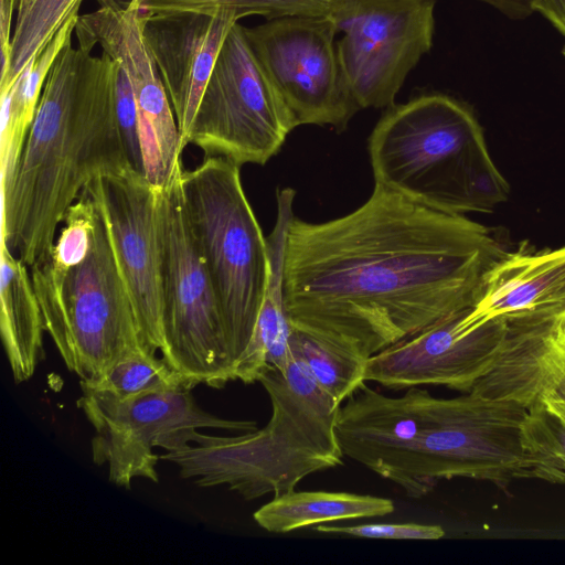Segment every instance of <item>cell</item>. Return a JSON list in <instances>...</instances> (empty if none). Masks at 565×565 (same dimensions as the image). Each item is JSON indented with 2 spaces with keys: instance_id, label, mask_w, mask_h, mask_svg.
I'll return each instance as SVG.
<instances>
[{
  "instance_id": "obj_1",
  "label": "cell",
  "mask_w": 565,
  "mask_h": 565,
  "mask_svg": "<svg viewBox=\"0 0 565 565\" xmlns=\"http://www.w3.org/2000/svg\"><path fill=\"white\" fill-rule=\"evenodd\" d=\"M507 254L490 228L375 183L344 216L291 218L285 309L290 324L370 359L476 303Z\"/></svg>"
},
{
  "instance_id": "obj_2",
  "label": "cell",
  "mask_w": 565,
  "mask_h": 565,
  "mask_svg": "<svg viewBox=\"0 0 565 565\" xmlns=\"http://www.w3.org/2000/svg\"><path fill=\"white\" fill-rule=\"evenodd\" d=\"M132 169L114 100V60L72 40L46 77L10 188L1 195V244L29 268L45 258L85 186Z\"/></svg>"
},
{
  "instance_id": "obj_3",
  "label": "cell",
  "mask_w": 565,
  "mask_h": 565,
  "mask_svg": "<svg viewBox=\"0 0 565 565\" xmlns=\"http://www.w3.org/2000/svg\"><path fill=\"white\" fill-rule=\"evenodd\" d=\"M292 353V351H291ZM271 403L265 427L235 436L195 431L192 443L160 459L199 487L226 484L246 500L296 490L307 476L342 465L335 422L339 405L292 353L287 371L259 377Z\"/></svg>"
},
{
  "instance_id": "obj_4",
  "label": "cell",
  "mask_w": 565,
  "mask_h": 565,
  "mask_svg": "<svg viewBox=\"0 0 565 565\" xmlns=\"http://www.w3.org/2000/svg\"><path fill=\"white\" fill-rule=\"evenodd\" d=\"M367 150L375 183L439 212L487 213L509 196L481 126L447 95L425 94L390 106Z\"/></svg>"
},
{
  "instance_id": "obj_5",
  "label": "cell",
  "mask_w": 565,
  "mask_h": 565,
  "mask_svg": "<svg viewBox=\"0 0 565 565\" xmlns=\"http://www.w3.org/2000/svg\"><path fill=\"white\" fill-rule=\"evenodd\" d=\"M30 273L45 332L81 381L97 379L125 353L143 349L99 211L92 235L60 234Z\"/></svg>"
},
{
  "instance_id": "obj_6",
  "label": "cell",
  "mask_w": 565,
  "mask_h": 565,
  "mask_svg": "<svg viewBox=\"0 0 565 565\" xmlns=\"http://www.w3.org/2000/svg\"><path fill=\"white\" fill-rule=\"evenodd\" d=\"M239 167L210 156L181 172L190 227L217 299L233 369L250 339L269 277L266 237Z\"/></svg>"
},
{
  "instance_id": "obj_7",
  "label": "cell",
  "mask_w": 565,
  "mask_h": 565,
  "mask_svg": "<svg viewBox=\"0 0 565 565\" xmlns=\"http://www.w3.org/2000/svg\"><path fill=\"white\" fill-rule=\"evenodd\" d=\"M527 411L520 403L471 392L452 398L433 396L420 436L382 478L414 499L445 479L470 478L504 487L514 479L532 478L534 460L522 437Z\"/></svg>"
},
{
  "instance_id": "obj_8",
  "label": "cell",
  "mask_w": 565,
  "mask_h": 565,
  "mask_svg": "<svg viewBox=\"0 0 565 565\" xmlns=\"http://www.w3.org/2000/svg\"><path fill=\"white\" fill-rule=\"evenodd\" d=\"M181 172L168 186L159 189L163 331L160 352L188 388L199 384L223 388L234 381L233 367L217 299L190 227Z\"/></svg>"
},
{
  "instance_id": "obj_9",
  "label": "cell",
  "mask_w": 565,
  "mask_h": 565,
  "mask_svg": "<svg viewBox=\"0 0 565 565\" xmlns=\"http://www.w3.org/2000/svg\"><path fill=\"white\" fill-rule=\"evenodd\" d=\"M296 125L236 22L228 32L185 138L205 157L265 164Z\"/></svg>"
},
{
  "instance_id": "obj_10",
  "label": "cell",
  "mask_w": 565,
  "mask_h": 565,
  "mask_svg": "<svg viewBox=\"0 0 565 565\" xmlns=\"http://www.w3.org/2000/svg\"><path fill=\"white\" fill-rule=\"evenodd\" d=\"M76 401L94 428L90 441L95 465L108 466V479L130 489L135 478L159 482L154 447L177 450L201 428L246 433L257 429L254 420L226 419L202 409L191 390L178 387L119 398L109 393L82 390Z\"/></svg>"
},
{
  "instance_id": "obj_11",
  "label": "cell",
  "mask_w": 565,
  "mask_h": 565,
  "mask_svg": "<svg viewBox=\"0 0 565 565\" xmlns=\"http://www.w3.org/2000/svg\"><path fill=\"white\" fill-rule=\"evenodd\" d=\"M435 0H330L338 55L360 107L394 105L409 72L433 45Z\"/></svg>"
},
{
  "instance_id": "obj_12",
  "label": "cell",
  "mask_w": 565,
  "mask_h": 565,
  "mask_svg": "<svg viewBox=\"0 0 565 565\" xmlns=\"http://www.w3.org/2000/svg\"><path fill=\"white\" fill-rule=\"evenodd\" d=\"M245 32L296 127L341 131L361 110L345 81L329 15H286Z\"/></svg>"
},
{
  "instance_id": "obj_13",
  "label": "cell",
  "mask_w": 565,
  "mask_h": 565,
  "mask_svg": "<svg viewBox=\"0 0 565 565\" xmlns=\"http://www.w3.org/2000/svg\"><path fill=\"white\" fill-rule=\"evenodd\" d=\"M106 226L110 247L129 294L143 350L163 345L162 245L159 189L134 169L105 173L84 189Z\"/></svg>"
},
{
  "instance_id": "obj_14",
  "label": "cell",
  "mask_w": 565,
  "mask_h": 565,
  "mask_svg": "<svg viewBox=\"0 0 565 565\" xmlns=\"http://www.w3.org/2000/svg\"><path fill=\"white\" fill-rule=\"evenodd\" d=\"M75 33L78 47L92 52L98 44L128 75L138 111V134L143 177L157 189L168 186L183 169L184 149L167 90L146 44L138 4L100 7L79 15Z\"/></svg>"
},
{
  "instance_id": "obj_15",
  "label": "cell",
  "mask_w": 565,
  "mask_h": 565,
  "mask_svg": "<svg viewBox=\"0 0 565 565\" xmlns=\"http://www.w3.org/2000/svg\"><path fill=\"white\" fill-rule=\"evenodd\" d=\"M473 305L371 356L366 381L393 390L443 385L469 393L492 366L508 331L507 317L470 320Z\"/></svg>"
},
{
  "instance_id": "obj_16",
  "label": "cell",
  "mask_w": 565,
  "mask_h": 565,
  "mask_svg": "<svg viewBox=\"0 0 565 565\" xmlns=\"http://www.w3.org/2000/svg\"><path fill=\"white\" fill-rule=\"evenodd\" d=\"M141 19L143 39L167 90L185 148V138L220 50L232 26L242 18L234 10H220L214 13L141 12Z\"/></svg>"
},
{
  "instance_id": "obj_17",
  "label": "cell",
  "mask_w": 565,
  "mask_h": 565,
  "mask_svg": "<svg viewBox=\"0 0 565 565\" xmlns=\"http://www.w3.org/2000/svg\"><path fill=\"white\" fill-rule=\"evenodd\" d=\"M431 397L420 386L393 397L364 383L338 412L335 431L343 455L382 477L420 436Z\"/></svg>"
},
{
  "instance_id": "obj_18",
  "label": "cell",
  "mask_w": 565,
  "mask_h": 565,
  "mask_svg": "<svg viewBox=\"0 0 565 565\" xmlns=\"http://www.w3.org/2000/svg\"><path fill=\"white\" fill-rule=\"evenodd\" d=\"M533 312L565 316V246L508 253L484 276L469 318L482 323Z\"/></svg>"
},
{
  "instance_id": "obj_19",
  "label": "cell",
  "mask_w": 565,
  "mask_h": 565,
  "mask_svg": "<svg viewBox=\"0 0 565 565\" xmlns=\"http://www.w3.org/2000/svg\"><path fill=\"white\" fill-rule=\"evenodd\" d=\"M507 318L508 331L500 352L470 392L529 408L543 394V360L565 324V316L533 312Z\"/></svg>"
},
{
  "instance_id": "obj_20",
  "label": "cell",
  "mask_w": 565,
  "mask_h": 565,
  "mask_svg": "<svg viewBox=\"0 0 565 565\" xmlns=\"http://www.w3.org/2000/svg\"><path fill=\"white\" fill-rule=\"evenodd\" d=\"M295 190L290 188H285L277 194L276 223L266 237L269 254L267 288L250 339L233 369L234 381L244 384L258 382L269 367L285 373L291 359L290 323L284 300V255L288 226L295 216Z\"/></svg>"
},
{
  "instance_id": "obj_21",
  "label": "cell",
  "mask_w": 565,
  "mask_h": 565,
  "mask_svg": "<svg viewBox=\"0 0 565 565\" xmlns=\"http://www.w3.org/2000/svg\"><path fill=\"white\" fill-rule=\"evenodd\" d=\"M0 329L15 383L30 380L44 360V320L29 267L4 244L0 250Z\"/></svg>"
},
{
  "instance_id": "obj_22",
  "label": "cell",
  "mask_w": 565,
  "mask_h": 565,
  "mask_svg": "<svg viewBox=\"0 0 565 565\" xmlns=\"http://www.w3.org/2000/svg\"><path fill=\"white\" fill-rule=\"evenodd\" d=\"M395 510L388 498L334 491H290L254 512L255 522L270 533H288L323 523L385 516Z\"/></svg>"
},
{
  "instance_id": "obj_23",
  "label": "cell",
  "mask_w": 565,
  "mask_h": 565,
  "mask_svg": "<svg viewBox=\"0 0 565 565\" xmlns=\"http://www.w3.org/2000/svg\"><path fill=\"white\" fill-rule=\"evenodd\" d=\"M289 343L318 386L339 405L366 382L367 360L306 329L290 324Z\"/></svg>"
},
{
  "instance_id": "obj_24",
  "label": "cell",
  "mask_w": 565,
  "mask_h": 565,
  "mask_svg": "<svg viewBox=\"0 0 565 565\" xmlns=\"http://www.w3.org/2000/svg\"><path fill=\"white\" fill-rule=\"evenodd\" d=\"M82 0H19L11 38L10 66L0 93L10 87L31 60L38 57L61 26L78 13Z\"/></svg>"
},
{
  "instance_id": "obj_25",
  "label": "cell",
  "mask_w": 565,
  "mask_h": 565,
  "mask_svg": "<svg viewBox=\"0 0 565 565\" xmlns=\"http://www.w3.org/2000/svg\"><path fill=\"white\" fill-rule=\"evenodd\" d=\"M79 385L82 390L106 392L119 398L151 391L188 388L182 376L162 358L149 354L141 348L125 353L100 376L81 381Z\"/></svg>"
},
{
  "instance_id": "obj_26",
  "label": "cell",
  "mask_w": 565,
  "mask_h": 565,
  "mask_svg": "<svg viewBox=\"0 0 565 565\" xmlns=\"http://www.w3.org/2000/svg\"><path fill=\"white\" fill-rule=\"evenodd\" d=\"M130 0H98L100 7L125 8ZM145 14L234 10L241 18L263 15H329L330 0H134Z\"/></svg>"
},
{
  "instance_id": "obj_27",
  "label": "cell",
  "mask_w": 565,
  "mask_h": 565,
  "mask_svg": "<svg viewBox=\"0 0 565 565\" xmlns=\"http://www.w3.org/2000/svg\"><path fill=\"white\" fill-rule=\"evenodd\" d=\"M522 437L526 451L534 459L533 477L565 483V422L541 398L529 407Z\"/></svg>"
},
{
  "instance_id": "obj_28",
  "label": "cell",
  "mask_w": 565,
  "mask_h": 565,
  "mask_svg": "<svg viewBox=\"0 0 565 565\" xmlns=\"http://www.w3.org/2000/svg\"><path fill=\"white\" fill-rule=\"evenodd\" d=\"M114 100L117 122L128 161L135 171L143 175L137 104L128 75L116 60H114Z\"/></svg>"
},
{
  "instance_id": "obj_29",
  "label": "cell",
  "mask_w": 565,
  "mask_h": 565,
  "mask_svg": "<svg viewBox=\"0 0 565 565\" xmlns=\"http://www.w3.org/2000/svg\"><path fill=\"white\" fill-rule=\"evenodd\" d=\"M315 531L377 540H439L445 535L440 525L420 523H364L356 525L319 524Z\"/></svg>"
},
{
  "instance_id": "obj_30",
  "label": "cell",
  "mask_w": 565,
  "mask_h": 565,
  "mask_svg": "<svg viewBox=\"0 0 565 565\" xmlns=\"http://www.w3.org/2000/svg\"><path fill=\"white\" fill-rule=\"evenodd\" d=\"M543 387V394L551 392L565 398V324L544 356Z\"/></svg>"
},
{
  "instance_id": "obj_31",
  "label": "cell",
  "mask_w": 565,
  "mask_h": 565,
  "mask_svg": "<svg viewBox=\"0 0 565 565\" xmlns=\"http://www.w3.org/2000/svg\"><path fill=\"white\" fill-rule=\"evenodd\" d=\"M18 6L19 0H0V81L7 76L10 66L11 23Z\"/></svg>"
},
{
  "instance_id": "obj_32",
  "label": "cell",
  "mask_w": 565,
  "mask_h": 565,
  "mask_svg": "<svg viewBox=\"0 0 565 565\" xmlns=\"http://www.w3.org/2000/svg\"><path fill=\"white\" fill-rule=\"evenodd\" d=\"M533 10L542 13L565 35V0H534Z\"/></svg>"
},
{
  "instance_id": "obj_33",
  "label": "cell",
  "mask_w": 565,
  "mask_h": 565,
  "mask_svg": "<svg viewBox=\"0 0 565 565\" xmlns=\"http://www.w3.org/2000/svg\"><path fill=\"white\" fill-rule=\"evenodd\" d=\"M483 1L512 19L529 17L533 10L534 0H480Z\"/></svg>"
},
{
  "instance_id": "obj_34",
  "label": "cell",
  "mask_w": 565,
  "mask_h": 565,
  "mask_svg": "<svg viewBox=\"0 0 565 565\" xmlns=\"http://www.w3.org/2000/svg\"><path fill=\"white\" fill-rule=\"evenodd\" d=\"M541 399L553 414L565 422V398L554 393L545 392Z\"/></svg>"
},
{
  "instance_id": "obj_35",
  "label": "cell",
  "mask_w": 565,
  "mask_h": 565,
  "mask_svg": "<svg viewBox=\"0 0 565 565\" xmlns=\"http://www.w3.org/2000/svg\"><path fill=\"white\" fill-rule=\"evenodd\" d=\"M563 54H564V56H565V46L563 47Z\"/></svg>"
}]
</instances>
